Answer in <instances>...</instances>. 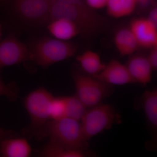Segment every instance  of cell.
Returning a JSON list of instances; mask_svg holds the SVG:
<instances>
[{"label":"cell","mask_w":157,"mask_h":157,"mask_svg":"<svg viewBox=\"0 0 157 157\" xmlns=\"http://www.w3.org/2000/svg\"><path fill=\"white\" fill-rule=\"evenodd\" d=\"M54 1L67 3V4H71V5H74V6H79V7L86 8V9H90L87 6L85 0H54Z\"/></svg>","instance_id":"24"},{"label":"cell","mask_w":157,"mask_h":157,"mask_svg":"<svg viewBox=\"0 0 157 157\" xmlns=\"http://www.w3.org/2000/svg\"><path fill=\"white\" fill-rule=\"evenodd\" d=\"M114 42L118 51L122 56L133 54L140 48L135 36L129 28H123L118 30L114 35Z\"/></svg>","instance_id":"14"},{"label":"cell","mask_w":157,"mask_h":157,"mask_svg":"<svg viewBox=\"0 0 157 157\" xmlns=\"http://www.w3.org/2000/svg\"><path fill=\"white\" fill-rule=\"evenodd\" d=\"M48 24L47 28L49 33L56 39L68 41L80 35L77 26L69 20L58 18L50 21Z\"/></svg>","instance_id":"13"},{"label":"cell","mask_w":157,"mask_h":157,"mask_svg":"<svg viewBox=\"0 0 157 157\" xmlns=\"http://www.w3.org/2000/svg\"><path fill=\"white\" fill-rule=\"evenodd\" d=\"M53 97L44 88H39L25 98V107L31 120L26 132L37 140H42L47 136L46 125L50 120L49 107Z\"/></svg>","instance_id":"2"},{"label":"cell","mask_w":157,"mask_h":157,"mask_svg":"<svg viewBox=\"0 0 157 157\" xmlns=\"http://www.w3.org/2000/svg\"><path fill=\"white\" fill-rule=\"evenodd\" d=\"M0 70V96H6L9 100L14 101L18 96V91L12 84H6L3 82L1 76Z\"/></svg>","instance_id":"21"},{"label":"cell","mask_w":157,"mask_h":157,"mask_svg":"<svg viewBox=\"0 0 157 157\" xmlns=\"http://www.w3.org/2000/svg\"><path fill=\"white\" fill-rule=\"evenodd\" d=\"M85 1L90 9L94 10L103 9L106 7L108 0H85Z\"/></svg>","instance_id":"22"},{"label":"cell","mask_w":157,"mask_h":157,"mask_svg":"<svg viewBox=\"0 0 157 157\" xmlns=\"http://www.w3.org/2000/svg\"><path fill=\"white\" fill-rule=\"evenodd\" d=\"M11 1V0H0V4L3 5H7Z\"/></svg>","instance_id":"26"},{"label":"cell","mask_w":157,"mask_h":157,"mask_svg":"<svg viewBox=\"0 0 157 157\" xmlns=\"http://www.w3.org/2000/svg\"><path fill=\"white\" fill-rule=\"evenodd\" d=\"M41 155L46 157H84L88 155L86 151L70 148L49 140Z\"/></svg>","instance_id":"17"},{"label":"cell","mask_w":157,"mask_h":157,"mask_svg":"<svg viewBox=\"0 0 157 157\" xmlns=\"http://www.w3.org/2000/svg\"><path fill=\"white\" fill-rule=\"evenodd\" d=\"M147 19L154 25L157 27V10L156 8L152 9L150 12Z\"/></svg>","instance_id":"25"},{"label":"cell","mask_w":157,"mask_h":157,"mask_svg":"<svg viewBox=\"0 0 157 157\" xmlns=\"http://www.w3.org/2000/svg\"><path fill=\"white\" fill-rule=\"evenodd\" d=\"M46 133L51 141L61 145L80 150L88 148L89 143L79 121L67 117L50 120L46 125Z\"/></svg>","instance_id":"4"},{"label":"cell","mask_w":157,"mask_h":157,"mask_svg":"<svg viewBox=\"0 0 157 157\" xmlns=\"http://www.w3.org/2000/svg\"><path fill=\"white\" fill-rule=\"evenodd\" d=\"M74 42L48 37L37 39L29 48L32 60L43 68L73 56L78 49Z\"/></svg>","instance_id":"3"},{"label":"cell","mask_w":157,"mask_h":157,"mask_svg":"<svg viewBox=\"0 0 157 157\" xmlns=\"http://www.w3.org/2000/svg\"><path fill=\"white\" fill-rule=\"evenodd\" d=\"M141 106L149 127L153 133L157 131V89L146 90L141 97Z\"/></svg>","instance_id":"15"},{"label":"cell","mask_w":157,"mask_h":157,"mask_svg":"<svg viewBox=\"0 0 157 157\" xmlns=\"http://www.w3.org/2000/svg\"><path fill=\"white\" fill-rule=\"evenodd\" d=\"M32 60L29 48L13 35L0 42V70Z\"/></svg>","instance_id":"7"},{"label":"cell","mask_w":157,"mask_h":157,"mask_svg":"<svg viewBox=\"0 0 157 157\" xmlns=\"http://www.w3.org/2000/svg\"><path fill=\"white\" fill-rule=\"evenodd\" d=\"M65 117L80 121L87 111V108L76 95L64 97Z\"/></svg>","instance_id":"19"},{"label":"cell","mask_w":157,"mask_h":157,"mask_svg":"<svg viewBox=\"0 0 157 157\" xmlns=\"http://www.w3.org/2000/svg\"><path fill=\"white\" fill-rule=\"evenodd\" d=\"M76 60L82 69L90 76L96 75L104 69L105 64L101 61L97 52L87 50L76 56Z\"/></svg>","instance_id":"16"},{"label":"cell","mask_w":157,"mask_h":157,"mask_svg":"<svg viewBox=\"0 0 157 157\" xmlns=\"http://www.w3.org/2000/svg\"><path fill=\"white\" fill-rule=\"evenodd\" d=\"M73 77L76 87V95L87 109L101 104L113 92L111 85L90 75L75 72Z\"/></svg>","instance_id":"6"},{"label":"cell","mask_w":157,"mask_h":157,"mask_svg":"<svg viewBox=\"0 0 157 157\" xmlns=\"http://www.w3.org/2000/svg\"><path fill=\"white\" fill-rule=\"evenodd\" d=\"M126 66L135 82L145 85L150 82L153 70L147 56L134 55L129 58Z\"/></svg>","instance_id":"12"},{"label":"cell","mask_w":157,"mask_h":157,"mask_svg":"<svg viewBox=\"0 0 157 157\" xmlns=\"http://www.w3.org/2000/svg\"><path fill=\"white\" fill-rule=\"evenodd\" d=\"M51 1L13 0V7L20 17L38 23H48L50 20Z\"/></svg>","instance_id":"8"},{"label":"cell","mask_w":157,"mask_h":157,"mask_svg":"<svg viewBox=\"0 0 157 157\" xmlns=\"http://www.w3.org/2000/svg\"><path fill=\"white\" fill-rule=\"evenodd\" d=\"M64 97H53L49 107L50 120H58L65 117Z\"/></svg>","instance_id":"20"},{"label":"cell","mask_w":157,"mask_h":157,"mask_svg":"<svg viewBox=\"0 0 157 157\" xmlns=\"http://www.w3.org/2000/svg\"><path fill=\"white\" fill-rule=\"evenodd\" d=\"M46 1H51V0H46Z\"/></svg>","instance_id":"29"},{"label":"cell","mask_w":157,"mask_h":157,"mask_svg":"<svg viewBox=\"0 0 157 157\" xmlns=\"http://www.w3.org/2000/svg\"><path fill=\"white\" fill-rule=\"evenodd\" d=\"M32 152L26 139L14 137L8 131L0 129V157H28Z\"/></svg>","instance_id":"9"},{"label":"cell","mask_w":157,"mask_h":157,"mask_svg":"<svg viewBox=\"0 0 157 157\" xmlns=\"http://www.w3.org/2000/svg\"><path fill=\"white\" fill-rule=\"evenodd\" d=\"M148 55L147 56L150 64L153 70H156L157 69V47L151 48Z\"/></svg>","instance_id":"23"},{"label":"cell","mask_w":157,"mask_h":157,"mask_svg":"<svg viewBox=\"0 0 157 157\" xmlns=\"http://www.w3.org/2000/svg\"><path fill=\"white\" fill-rule=\"evenodd\" d=\"M135 0H108L107 12L114 18H120L132 14L136 7Z\"/></svg>","instance_id":"18"},{"label":"cell","mask_w":157,"mask_h":157,"mask_svg":"<svg viewBox=\"0 0 157 157\" xmlns=\"http://www.w3.org/2000/svg\"><path fill=\"white\" fill-rule=\"evenodd\" d=\"M2 35V26L0 25V38H1V36Z\"/></svg>","instance_id":"28"},{"label":"cell","mask_w":157,"mask_h":157,"mask_svg":"<svg viewBox=\"0 0 157 157\" xmlns=\"http://www.w3.org/2000/svg\"><path fill=\"white\" fill-rule=\"evenodd\" d=\"M58 18H65L74 23L84 38L103 33L110 24L109 20L92 9L51 0L49 21Z\"/></svg>","instance_id":"1"},{"label":"cell","mask_w":157,"mask_h":157,"mask_svg":"<svg viewBox=\"0 0 157 157\" xmlns=\"http://www.w3.org/2000/svg\"><path fill=\"white\" fill-rule=\"evenodd\" d=\"M80 121L85 138L88 141L113 124H121L122 120L121 114L113 106L101 103L89 108Z\"/></svg>","instance_id":"5"},{"label":"cell","mask_w":157,"mask_h":157,"mask_svg":"<svg viewBox=\"0 0 157 157\" xmlns=\"http://www.w3.org/2000/svg\"><path fill=\"white\" fill-rule=\"evenodd\" d=\"M129 29L135 36L140 47H157V28L147 18H137L130 22Z\"/></svg>","instance_id":"10"},{"label":"cell","mask_w":157,"mask_h":157,"mask_svg":"<svg viewBox=\"0 0 157 157\" xmlns=\"http://www.w3.org/2000/svg\"><path fill=\"white\" fill-rule=\"evenodd\" d=\"M137 2V1H140V3L143 5H146L148 2L149 0H135Z\"/></svg>","instance_id":"27"},{"label":"cell","mask_w":157,"mask_h":157,"mask_svg":"<svg viewBox=\"0 0 157 157\" xmlns=\"http://www.w3.org/2000/svg\"><path fill=\"white\" fill-rule=\"evenodd\" d=\"M91 76L111 85L135 83L126 66L117 60H111L105 65L104 69L100 73Z\"/></svg>","instance_id":"11"}]
</instances>
